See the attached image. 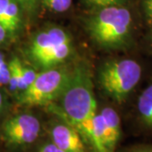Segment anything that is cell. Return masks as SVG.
<instances>
[{"label":"cell","mask_w":152,"mask_h":152,"mask_svg":"<svg viewBox=\"0 0 152 152\" xmlns=\"http://www.w3.org/2000/svg\"><path fill=\"white\" fill-rule=\"evenodd\" d=\"M62 96L61 107H54L53 112L79 132L91 152H98L95 128L97 104L92 82L86 69H77L72 74Z\"/></svg>","instance_id":"1"},{"label":"cell","mask_w":152,"mask_h":152,"mask_svg":"<svg viewBox=\"0 0 152 152\" xmlns=\"http://www.w3.org/2000/svg\"><path fill=\"white\" fill-rule=\"evenodd\" d=\"M130 11L122 5L102 7L88 21V31L99 45L120 48L128 42L132 31Z\"/></svg>","instance_id":"2"},{"label":"cell","mask_w":152,"mask_h":152,"mask_svg":"<svg viewBox=\"0 0 152 152\" xmlns=\"http://www.w3.org/2000/svg\"><path fill=\"white\" fill-rule=\"evenodd\" d=\"M142 68L134 59L113 60L100 71V83L105 92L115 102L122 103L141 79Z\"/></svg>","instance_id":"3"},{"label":"cell","mask_w":152,"mask_h":152,"mask_svg":"<svg viewBox=\"0 0 152 152\" xmlns=\"http://www.w3.org/2000/svg\"><path fill=\"white\" fill-rule=\"evenodd\" d=\"M72 74L65 69H48L37 74L34 81L22 91L17 99L23 107H38L51 103L62 96L70 81Z\"/></svg>","instance_id":"4"},{"label":"cell","mask_w":152,"mask_h":152,"mask_svg":"<svg viewBox=\"0 0 152 152\" xmlns=\"http://www.w3.org/2000/svg\"><path fill=\"white\" fill-rule=\"evenodd\" d=\"M30 56L38 66L51 69L68 58L71 40L65 31L52 27L38 33L31 43Z\"/></svg>","instance_id":"5"},{"label":"cell","mask_w":152,"mask_h":152,"mask_svg":"<svg viewBox=\"0 0 152 152\" xmlns=\"http://www.w3.org/2000/svg\"><path fill=\"white\" fill-rule=\"evenodd\" d=\"M42 131L41 122L31 113H21L8 118L0 126V139L11 149L30 146Z\"/></svg>","instance_id":"6"},{"label":"cell","mask_w":152,"mask_h":152,"mask_svg":"<svg viewBox=\"0 0 152 152\" xmlns=\"http://www.w3.org/2000/svg\"><path fill=\"white\" fill-rule=\"evenodd\" d=\"M59 119L49 128L51 140L64 152H91L79 132L68 122Z\"/></svg>","instance_id":"7"},{"label":"cell","mask_w":152,"mask_h":152,"mask_svg":"<svg viewBox=\"0 0 152 152\" xmlns=\"http://www.w3.org/2000/svg\"><path fill=\"white\" fill-rule=\"evenodd\" d=\"M21 24L20 5L16 0H0V25L8 34H14Z\"/></svg>","instance_id":"8"},{"label":"cell","mask_w":152,"mask_h":152,"mask_svg":"<svg viewBox=\"0 0 152 152\" xmlns=\"http://www.w3.org/2000/svg\"><path fill=\"white\" fill-rule=\"evenodd\" d=\"M136 110L140 124L145 130L152 133V84L148 86L139 96Z\"/></svg>","instance_id":"9"},{"label":"cell","mask_w":152,"mask_h":152,"mask_svg":"<svg viewBox=\"0 0 152 152\" xmlns=\"http://www.w3.org/2000/svg\"><path fill=\"white\" fill-rule=\"evenodd\" d=\"M22 65L21 61L17 57H14L8 63L10 70V82L8 86L11 91H22L26 89L22 76Z\"/></svg>","instance_id":"10"},{"label":"cell","mask_w":152,"mask_h":152,"mask_svg":"<svg viewBox=\"0 0 152 152\" xmlns=\"http://www.w3.org/2000/svg\"><path fill=\"white\" fill-rule=\"evenodd\" d=\"M44 4L49 10L54 12H64L69 9L72 4V0H42Z\"/></svg>","instance_id":"11"},{"label":"cell","mask_w":152,"mask_h":152,"mask_svg":"<svg viewBox=\"0 0 152 152\" xmlns=\"http://www.w3.org/2000/svg\"><path fill=\"white\" fill-rule=\"evenodd\" d=\"M37 75V74L32 69L24 65V64L22 65V76H23V80H24L26 89L34 81Z\"/></svg>","instance_id":"12"},{"label":"cell","mask_w":152,"mask_h":152,"mask_svg":"<svg viewBox=\"0 0 152 152\" xmlns=\"http://www.w3.org/2000/svg\"><path fill=\"white\" fill-rule=\"evenodd\" d=\"M119 152H152V145L140 144L123 149Z\"/></svg>","instance_id":"13"},{"label":"cell","mask_w":152,"mask_h":152,"mask_svg":"<svg viewBox=\"0 0 152 152\" xmlns=\"http://www.w3.org/2000/svg\"><path fill=\"white\" fill-rule=\"evenodd\" d=\"M35 152H64L59 147L57 146L52 140L46 142L37 149Z\"/></svg>","instance_id":"14"},{"label":"cell","mask_w":152,"mask_h":152,"mask_svg":"<svg viewBox=\"0 0 152 152\" xmlns=\"http://www.w3.org/2000/svg\"><path fill=\"white\" fill-rule=\"evenodd\" d=\"M124 0H87L90 4L93 5L105 7L110 5H121Z\"/></svg>","instance_id":"15"},{"label":"cell","mask_w":152,"mask_h":152,"mask_svg":"<svg viewBox=\"0 0 152 152\" xmlns=\"http://www.w3.org/2000/svg\"><path fill=\"white\" fill-rule=\"evenodd\" d=\"M142 7L148 21L152 25V0H142Z\"/></svg>","instance_id":"16"},{"label":"cell","mask_w":152,"mask_h":152,"mask_svg":"<svg viewBox=\"0 0 152 152\" xmlns=\"http://www.w3.org/2000/svg\"><path fill=\"white\" fill-rule=\"evenodd\" d=\"M16 1L19 3L20 7L31 10L35 7L37 0H16Z\"/></svg>","instance_id":"17"},{"label":"cell","mask_w":152,"mask_h":152,"mask_svg":"<svg viewBox=\"0 0 152 152\" xmlns=\"http://www.w3.org/2000/svg\"><path fill=\"white\" fill-rule=\"evenodd\" d=\"M7 35H8V33L5 31V29L0 25V45L4 42L6 37H7Z\"/></svg>","instance_id":"18"},{"label":"cell","mask_w":152,"mask_h":152,"mask_svg":"<svg viewBox=\"0 0 152 152\" xmlns=\"http://www.w3.org/2000/svg\"><path fill=\"white\" fill-rule=\"evenodd\" d=\"M5 66H8V63L5 61L4 54L0 52V67H5Z\"/></svg>","instance_id":"19"},{"label":"cell","mask_w":152,"mask_h":152,"mask_svg":"<svg viewBox=\"0 0 152 152\" xmlns=\"http://www.w3.org/2000/svg\"><path fill=\"white\" fill-rule=\"evenodd\" d=\"M4 96L2 93L0 92V118L4 112Z\"/></svg>","instance_id":"20"},{"label":"cell","mask_w":152,"mask_h":152,"mask_svg":"<svg viewBox=\"0 0 152 152\" xmlns=\"http://www.w3.org/2000/svg\"><path fill=\"white\" fill-rule=\"evenodd\" d=\"M151 45H152V34H151Z\"/></svg>","instance_id":"21"}]
</instances>
